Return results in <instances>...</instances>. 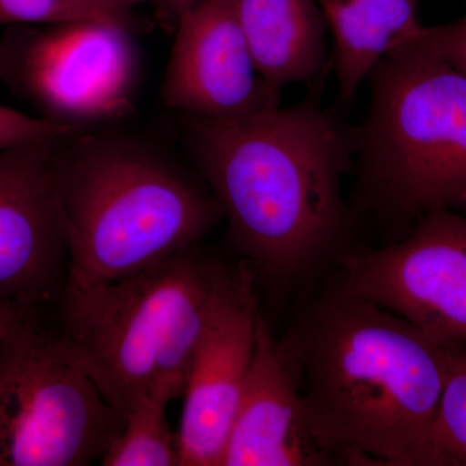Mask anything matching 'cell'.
I'll return each mask as SVG.
<instances>
[{
  "label": "cell",
  "instance_id": "obj_11",
  "mask_svg": "<svg viewBox=\"0 0 466 466\" xmlns=\"http://www.w3.org/2000/svg\"><path fill=\"white\" fill-rule=\"evenodd\" d=\"M256 274L245 263L196 351L180 420V466H222L256 342Z\"/></svg>",
  "mask_w": 466,
  "mask_h": 466
},
{
  "label": "cell",
  "instance_id": "obj_14",
  "mask_svg": "<svg viewBox=\"0 0 466 466\" xmlns=\"http://www.w3.org/2000/svg\"><path fill=\"white\" fill-rule=\"evenodd\" d=\"M334 38L337 109L348 108L359 86L395 46L424 29L413 0H317Z\"/></svg>",
  "mask_w": 466,
  "mask_h": 466
},
{
  "label": "cell",
  "instance_id": "obj_10",
  "mask_svg": "<svg viewBox=\"0 0 466 466\" xmlns=\"http://www.w3.org/2000/svg\"><path fill=\"white\" fill-rule=\"evenodd\" d=\"M162 100L180 115L235 116L279 106L260 78L238 0H202L179 16Z\"/></svg>",
  "mask_w": 466,
  "mask_h": 466
},
{
  "label": "cell",
  "instance_id": "obj_4",
  "mask_svg": "<svg viewBox=\"0 0 466 466\" xmlns=\"http://www.w3.org/2000/svg\"><path fill=\"white\" fill-rule=\"evenodd\" d=\"M195 247L113 283L61 294L58 333L110 406L179 400L196 351L235 281Z\"/></svg>",
  "mask_w": 466,
  "mask_h": 466
},
{
  "label": "cell",
  "instance_id": "obj_3",
  "mask_svg": "<svg viewBox=\"0 0 466 466\" xmlns=\"http://www.w3.org/2000/svg\"><path fill=\"white\" fill-rule=\"evenodd\" d=\"M55 182L67 241L64 291L157 265L195 247L225 218L208 187L133 135H66L58 144Z\"/></svg>",
  "mask_w": 466,
  "mask_h": 466
},
{
  "label": "cell",
  "instance_id": "obj_17",
  "mask_svg": "<svg viewBox=\"0 0 466 466\" xmlns=\"http://www.w3.org/2000/svg\"><path fill=\"white\" fill-rule=\"evenodd\" d=\"M108 21L131 27V12L108 0H0V27Z\"/></svg>",
  "mask_w": 466,
  "mask_h": 466
},
{
  "label": "cell",
  "instance_id": "obj_8",
  "mask_svg": "<svg viewBox=\"0 0 466 466\" xmlns=\"http://www.w3.org/2000/svg\"><path fill=\"white\" fill-rule=\"evenodd\" d=\"M350 290L451 352L466 350V214L433 211L401 240L339 259Z\"/></svg>",
  "mask_w": 466,
  "mask_h": 466
},
{
  "label": "cell",
  "instance_id": "obj_7",
  "mask_svg": "<svg viewBox=\"0 0 466 466\" xmlns=\"http://www.w3.org/2000/svg\"><path fill=\"white\" fill-rule=\"evenodd\" d=\"M15 66L14 90L41 108L43 118L81 128L134 112L139 58L131 27L72 21L5 35Z\"/></svg>",
  "mask_w": 466,
  "mask_h": 466
},
{
  "label": "cell",
  "instance_id": "obj_16",
  "mask_svg": "<svg viewBox=\"0 0 466 466\" xmlns=\"http://www.w3.org/2000/svg\"><path fill=\"white\" fill-rule=\"evenodd\" d=\"M431 466H466V350L451 352L431 435Z\"/></svg>",
  "mask_w": 466,
  "mask_h": 466
},
{
  "label": "cell",
  "instance_id": "obj_23",
  "mask_svg": "<svg viewBox=\"0 0 466 466\" xmlns=\"http://www.w3.org/2000/svg\"><path fill=\"white\" fill-rule=\"evenodd\" d=\"M464 2L466 3V0H464Z\"/></svg>",
  "mask_w": 466,
  "mask_h": 466
},
{
  "label": "cell",
  "instance_id": "obj_12",
  "mask_svg": "<svg viewBox=\"0 0 466 466\" xmlns=\"http://www.w3.org/2000/svg\"><path fill=\"white\" fill-rule=\"evenodd\" d=\"M324 465L333 464L309 428L299 360L259 315L222 466Z\"/></svg>",
  "mask_w": 466,
  "mask_h": 466
},
{
  "label": "cell",
  "instance_id": "obj_2",
  "mask_svg": "<svg viewBox=\"0 0 466 466\" xmlns=\"http://www.w3.org/2000/svg\"><path fill=\"white\" fill-rule=\"evenodd\" d=\"M283 339L299 360L309 428L333 465L431 466L451 351L341 279Z\"/></svg>",
  "mask_w": 466,
  "mask_h": 466
},
{
  "label": "cell",
  "instance_id": "obj_20",
  "mask_svg": "<svg viewBox=\"0 0 466 466\" xmlns=\"http://www.w3.org/2000/svg\"><path fill=\"white\" fill-rule=\"evenodd\" d=\"M108 2L112 3L116 7L131 12L133 5H137V3L148 2V0H108ZM157 2L165 3V5L173 9L177 16L179 17L180 15L195 7V5H198L202 0H157Z\"/></svg>",
  "mask_w": 466,
  "mask_h": 466
},
{
  "label": "cell",
  "instance_id": "obj_15",
  "mask_svg": "<svg viewBox=\"0 0 466 466\" xmlns=\"http://www.w3.org/2000/svg\"><path fill=\"white\" fill-rule=\"evenodd\" d=\"M170 401L146 398L125 416L124 428L110 444L104 466H180L177 431L167 416Z\"/></svg>",
  "mask_w": 466,
  "mask_h": 466
},
{
  "label": "cell",
  "instance_id": "obj_21",
  "mask_svg": "<svg viewBox=\"0 0 466 466\" xmlns=\"http://www.w3.org/2000/svg\"><path fill=\"white\" fill-rule=\"evenodd\" d=\"M25 308H21L11 299L0 296V336L17 323Z\"/></svg>",
  "mask_w": 466,
  "mask_h": 466
},
{
  "label": "cell",
  "instance_id": "obj_22",
  "mask_svg": "<svg viewBox=\"0 0 466 466\" xmlns=\"http://www.w3.org/2000/svg\"><path fill=\"white\" fill-rule=\"evenodd\" d=\"M0 81L5 82L9 88L15 84V66L11 52L5 47V43L0 42Z\"/></svg>",
  "mask_w": 466,
  "mask_h": 466
},
{
  "label": "cell",
  "instance_id": "obj_13",
  "mask_svg": "<svg viewBox=\"0 0 466 466\" xmlns=\"http://www.w3.org/2000/svg\"><path fill=\"white\" fill-rule=\"evenodd\" d=\"M238 11L257 72L272 90L325 81L328 26L317 0H238Z\"/></svg>",
  "mask_w": 466,
  "mask_h": 466
},
{
  "label": "cell",
  "instance_id": "obj_19",
  "mask_svg": "<svg viewBox=\"0 0 466 466\" xmlns=\"http://www.w3.org/2000/svg\"><path fill=\"white\" fill-rule=\"evenodd\" d=\"M422 41L466 76V14L447 25L424 27Z\"/></svg>",
  "mask_w": 466,
  "mask_h": 466
},
{
  "label": "cell",
  "instance_id": "obj_6",
  "mask_svg": "<svg viewBox=\"0 0 466 466\" xmlns=\"http://www.w3.org/2000/svg\"><path fill=\"white\" fill-rule=\"evenodd\" d=\"M41 312L24 309L0 336V466L94 464L125 419Z\"/></svg>",
  "mask_w": 466,
  "mask_h": 466
},
{
  "label": "cell",
  "instance_id": "obj_1",
  "mask_svg": "<svg viewBox=\"0 0 466 466\" xmlns=\"http://www.w3.org/2000/svg\"><path fill=\"white\" fill-rule=\"evenodd\" d=\"M323 86L287 108L182 115L187 147L233 247L268 283L302 280L345 254L352 218L339 186L357 157L359 127L323 109Z\"/></svg>",
  "mask_w": 466,
  "mask_h": 466
},
{
  "label": "cell",
  "instance_id": "obj_9",
  "mask_svg": "<svg viewBox=\"0 0 466 466\" xmlns=\"http://www.w3.org/2000/svg\"><path fill=\"white\" fill-rule=\"evenodd\" d=\"M66 137L0 150V296L21 308L45 309L66 288L67 241L55 182Z\"/></svg>",
  "mask_w": 466,
  "mask_h": 466
},
{
  "label": "cell",
  "instance_id": "obj_5",
  "mask_svg": "<svg viewBox=\"0 0 466 466\" xmlns=\"http://www.w3.org/2000/svg\"><path fill=\"white\" fill-rule=\"evenodd\" d=\"M420 34L368 76L357 152L359 207L410 228L433 211L466 214V76Z\"/></svg>",
  "mask_w": 466,
  "mask_h": 466
},
{
  "label": "cell",
  "instance_id": "obj_18",
  "mask_svg": "<svg viewBox=\"0 0 466 466\" xmlns=\"http://www.w3.org/2000/svg\"><path fill=\"white\" fill-rule=\"evenodd\" d=\"M79 130L81 128L55 124L43 116H27L0 104V150L33 140L64 137Z\"/></svg>",
  "mask_w": 466,
  "mask_h": 466
}]
</instances>
